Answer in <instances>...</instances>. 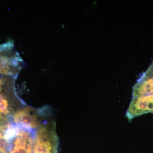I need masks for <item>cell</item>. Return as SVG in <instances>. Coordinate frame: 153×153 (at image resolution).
<instances>
[{
  "instance_id": "cell-1",
  "label": "cell",
  "mask_w": 153,
  "mask_h": 153,
  "mask_svg": "<svg viewBox=\"0 0 153 153\" xmlns=\"http://www.w3.org/2000/svg\"><path fill=\"white\" fill-rule=\"evenodd\" d=\"M47 128L41 126L37 132V139L29 136L17 138L11 146L10 153H57V143Z\"/></svg>"
},
{
  "instance_id": "cell-3",
  "label": "cell",
  "mask_w": 153,
  "mask_h": 153,
  "mask_svg": "<svg viewBox=\"0 0 153 153\" xmlns=\"http://www.w3.org/2000/svg\"><path fill=\"white\" fill-rule=\"evenodd\" d=\"M146 95L153 101V62L133 87L132 97Z\"/></svg>"
},
{
  "instance_id": "cell-2",
  "label": "cell",
  "mask_w": 153,
  "mask_h": 153,
  "mask_svg": "<svg viewBox=\"0 0 153 153\" xmlns=\"http://www.w3.org/2000/svg\"><path fill=\"white\" fill-rule=\"evenodd\" d=\"M24 67V61L13 42L0 45V75L16 76Z\"/></svg>"
},
{
  "instance_id": "cell-4",
  "label": "cell",
  "mask_w": 153,
  "mask_h": 153,
  "mask_svg": "<svg viewBox=\"0 0 153 153\" xmlns=\"http://www.w3.org/2000/svg\"><path fill=\"white\" fill-rule=\"evenodd\" d=\"M30 111L24 109L17 111L14 116V121L27 126L35 128L38 125L37 117L34 114H31Z\"/></svg>"
}]
</instances>
